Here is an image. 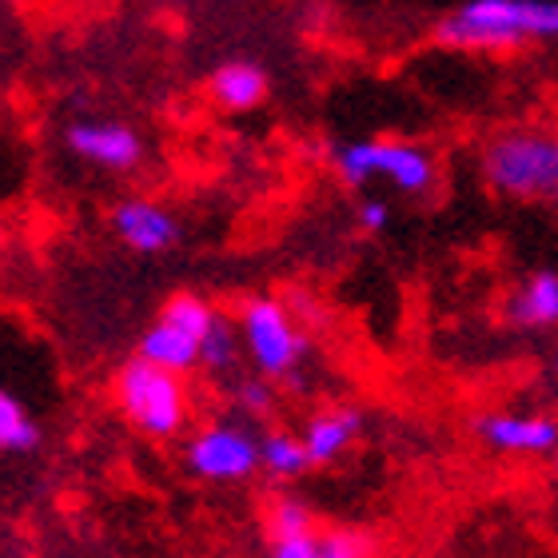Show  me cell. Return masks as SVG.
Masks as SVG:
<instances>
[{"mask_svg":"<svg viewBox=\"0 0 558 558\" xmlns=\"http://www.w3.org/2000/svg\"><path fill=\"white\" fill-rule=\"evenodd\" d=\"M435 40L463 52H507L558 40V0H466L442 16Z\"/></svg>","mask_w":558,"mask_h":558,"instance_id":"6da1fadb","label":"cell"},{"mask_svg":"<svg viewBox=\"0 0 558 558\" xmlns=\"http://www.w3.org/2000/svg\"><path fill=\"white\" fill-rule=\"evenodd\" d=\"M120 415L129 418L140 435L156 442L180 439L192 423V391H187L184 375L156 367L144 355L120 363L117 384H112Z\"/></svg>","mask_w":558,"mask_h":558,"instance_id":"7a4b0ae2","label":"cell"},{"mask_svg":"<svg viewBox=\"0 0 558 558\" xmlns=\"http://www.w3.org/2000/svg\"><path fill=\"white\" fill-rule=\"evenodd\" d=\"M483 180L495 196L558 204V132H502L483 148Z\"/></svg>","mask_w":558,"mask_h":558,"instance_id":"3957f363","label":"cell"},{"mask_svg":"<svg viewBox=\"0 0 558 558\" xmlns=\"http://www.w3.org/2000/svg\"><path fill=\"white\" fill-rule=\"evenodd\" d=\"M331 163L348 187H363L384 175L403 196H427L439 184L435 156L411 140H351L331 151Z\"/></svg>","mask_w":558,"mask_h":558,"instance_id":"277c9868","label":"cell"},{"mask_svg":"<svg viewBox=\"0 0 558 558\" xmlns=\"http://www.w3.org/2000/svg\"><path fill=\"white\" fill-rule=\"evenodd\" d=\"M235 327H240V343H244V355L256 367V375H264L271 384L300 375V363L307 355V336L283 300L252 295L240 307Z\"/></svg>","mask_w":558,"mask_h":558,"instance_id":"5b68a950","label":"cell"},{"mask_svg":"<svg viewBox=\"0 0 558 558\" xmlns=\"http://www.w3.org/2000/svg\"><path fill=\"white\" fill-rule=\"evenodd\" d=\"M184 466L199 483H247L259 475V435L235 418H211L187 435Z\"/></svg>","mask_w":558,"mask_h":558,"instance_id":"8992f818","label":"cell"},{"mask_svg":"<svg viewBox=\"0 0 558 558\" xmlns=\"http://www.w3.org/2000/svg\"><path fill=\"white\" fill-rule=\"evenodd\" d=\"M64 144L100 172H136L144 163V136L124 120H76L64 129Z\"/></svg>","mask_w":558,"mask_h":558,"instance_id":"52a82bcc","label":"cell"},{"mask_svg":"<svg viewBox=\"0 0 558 558\" xmlns=\"http://www.w3.org/2000/svg\"><path fill=\"white\" fill-rule=\"evenodd\" d=\"M108 223H112L120 244L136 252V256H163V252H172L180 244V220L148 196L120 199L112 216H108Z\"/></svg>","mask_w":558,"mask_h":558,"instance_id":"ba28073f","label":"cell"},{"mask_svg":"<svg viewBox=\"0 0 558 558\" xmlns=\"http://www.w3.org/2000/svg\"><path fill=\"white\" fill-rule=\"evenodd\" d=\"M478 442L502 454H555L558 451V418L519 415V411H490L475 418Z\"/></svg>","mask_w":558,"mask_h":558,"instance_id":"9c48e42d","label":"cell"},{"mask_svg":"<svg viewBox=\"0 0 558 558\" xmlns=\"http://www.w3.org/2000/svg\"><path fill=\"white\" fill-rule=\"evenodd\" d=\"M363 411L360 408H327L307 418L303 427V447L312 454V466H331L351 442L360 439Z\"/></svg>","mask_w":558,"mask_h":558,"instance_id":"30bf717a","label":"cell"},{"mask_svg":"<svg viewBox=\"0 0 558 558\" xmlns=\"http://www.w3.org/2000/svg\"><path fill=\"white\" fill-rule=\"evenodd\" d=\"M208 93L223 112H252L268 100V72L256 60H228L211 72Z\"/></svg>","mask_w":558,"mask_h":558,"instance_id":"8fae6325","label":"cell"},{"mask_svg":"<svg viewBox=\"0 0 558 558\" xmlns=\"http://www.w3.org/2000/svg\"><path fill=\"white\" fill-rule=\"evenodd\" d=\"M507 319L523 331L558 327V271H531L507 300Z\"/></svg>","mask_w":558,"mask_h":558,"instance_id":"7c38bea8","label":"cell"},{"mask_svg":"<svg viewBox=\"0 0 558 558\" xmlns=\"http://www.w3.org/2000/svg\"><path fill=\"white\" fill-rule=\"evenodd\" d=\"M136 355H144V360H151L156 367H168V372H175V375H192L199 367V343L187 336V331H180L175 324L160 319V315H156V324L140 336Z\"/></svg>","mask_w":558,"mask_h":558,"instance_id":"4fadbf2b","label":"cell"},{"mask_svg":"<svg viewBox=\"0 0 558 558\" xmlns=\"http://www.w3.org/2000/svg\"><path fill=\"white\" fill-rule=\"evenodd\" d=\"M312 471V454L303 447V435H291L283 427H271L259 435V475L271 483H291Z\"/></svg>","mask_w":558,"mask_h":558,"instance_id":"5bb4252c","label":"cell"},{"mask_svg":"<svg viewBox=\"0 0 558 558\" xmlns=\"http://www.w3.org/2000/svg\"><path fill=\"white\" fill-rule=\"evenodd\" d=\"M40 447V427L21 399L0 387V454H28Z\"/></svg>","mask_w":558,"mask_h":558,"instance_id":"9a60e30c","label":"cell"},{"mask_svg":"<svg viewBox=\"0 0 558 558\" xmlns=\"http://www.w3.org/2000/svg\"><path fill=\"white\" fill-rule=\"evenodd\" d=\"M160 319H168V324H175L180 331H187V336L196 339V343H204V336H208L211 327H216L220 312H216V307H211L204 295H196V291H175L172 300L160 307Z\"/></svg>","mask_w":558,"mask_h":558,"instance_id":"2e32d148","label":"cell"},{"mask_svg":"<svg viewBox=\"0 0 558 558\" xmlns=\"http://www.w3.org/2000/svg\"><path fill=\"white\" fill-rule=\"evenodd\" d=\"M240 351H244V343H240V327L220 315L216 327H211L208 336H204V343H199V367L211 375H232L235 363H240Z\"/></svg>","mask_w":558,"mask_h":558,"instance_id":"e0dca14e","label":"cell"},{"mask_svg":"<svg viewBox=\"0 0 558 558\" xmlns=\"http://www.w3.org/2000/svg\"><path fill=\"white\" fill-rule=\"evenodd\" d=\"M268 526H271V538H295V535H312L315 531V514L307 502L300 499H283L271 502V514H268Z\"/></svg>","mask_w":558,"mask_h":558,"instance_id":"ac0fdd59","label":"cell"},{"mask_svg":"<svg viewBox=\"0 0 558 558\" xmlns=\"http://www.w3.org/2000/svg\"><path fill=\"white\" fill-rule=\"evenodd\" d=\"M232 399L235 408L244 411L252 418H268L276 411V384L264 379V375H244L240 384L232 387Z\"/></svg>","mask_w":558,"mask_h":558,"instance_id":"d6986e66","label":"cell"},{"mask_svg":"<svg viewBox=\"0 0 558 558\" xmlns=\"http://www.w3.org/2000/svg\"><path fill=\"white\" fill-rule=\"evenodd\" d=\"M319 558H372V543L355 531H327L319 535Z\"/></svg>","mask_w":558,"mask_h":558,"instance_id":"ffe728a7","label":"cell"},{"mask_svg":"<svg viewBox=\"0 0 558 558\" xmlns=\"http://www.w3.org/2000/svg\"><path fill=\"white\" fill-rule=\"evenodd\" d=\"M268 558H319V535H295V538H271Z\"/></svg>","mask_w":558,"mask_h":558,"instance_id":"44dd1931","label":"cell"},{"mask_svg":"<svg viewBox=\"0 0 558 558\" xmlns=\"http://www.w3.org/2000/svg\"><path fill=\"white\" fill-rule=\"evenodd\" d=\"M355 220H360L363 232L379 235V232H387V223H391V208H387V199L372 196V199H363V204H360Z\"/></svg>","mask_w":558,"mask_h":558,"instance_id":"7402d4cb","label":"cell"},{"mask_svg":"<svg viewBox=\"0 0 558 558\" xmlns=\"http://www.w3.org/2000/svg\"><path fill=\"white\" fill-rule=\"evenodd\" d=\"M555 471H558V451H555Z\"/></svg>","mask_w":558,"mask_h":558,"instance_id":"603a6c76","label":"cell"},{"mask_svg":"<svg viewBox=\"0 0 558 558\" xmlns=\"http://www.w3.org/2000/svg\"><path fill=\"white\" fill-rule=\"evenodd\" d=\"M555 367H558V351H555Z\"/></svg>","mask_w":558,"mask_h":558,"instance_id":"cb8c5ba5","label":"cell"}]
</instances>
